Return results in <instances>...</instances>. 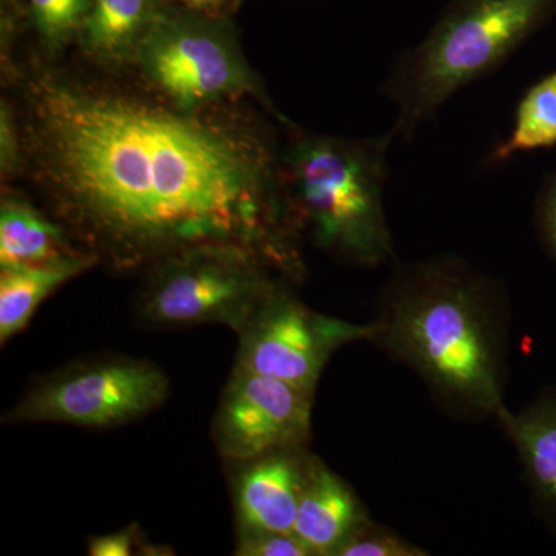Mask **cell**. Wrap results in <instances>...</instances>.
<instances>
[{
    "mask_svg": "<svg viewBox=\"0 0 556 556\" xmlns=\"http://www.w3.org/2000/svg\"><path fill=\"white\" fill-rule=\"evenodd\" d=\"M30 90L36 170L94 239L127 254L268 239L276 175L254 139L49 76Z\"/></svg>",
    "mask_w": 556,
    "mask_h": 556,
    "instance_id": "6da1fadb",
    "label": "cell"
},
{
    "mask_svg": "<svg viewBox=\"0 0 556 556\" xmlns=\"http://www.w3.org/2000/svg\"><path fill=\"white\" fill-rule=\"evenodd\" d=\"M490 287L455 260L405 268L388 292L375 339L457 407L503 413V350Z\"/></svg>",
    "mask_w": 556,
    "mask_h": 556,
    "instance_id": "7a4b0ae2",
    "label": "cell"
},
{
    "mask_svg": "<svg viewBox=\"0 0 556 556\" xmlns=\"http://www.w3.org/2000/svg\"><path fill=\"white\" fill-rule=\"evenodd\" d=\"M555 9L556 0H455L383 84L397 105L391 135L412 139L453 94L500 67Z\"/></svg>",
    "mask_w": 556,
    "mask_h": 556,
    "instance_id": "3957f363",
    "label": "cell"
},
{
    "mask_svg": "<svg viewBox=\"0 0 556 556\" xmlns=\"http://www.w3.org/2000/svg\"><path fill=\"white\" fill-rule=\"evenodd\" d=\"M393 135L375 139L308 137L288 155V177L317 243L361 265L393 257L383 211L387 152Z\"/></svg>",
    "mask_w": 556,
    "mask_h": 556,
    "instance_id": "277c9868",
    "label": "cell"
},
{
    "mask_svg": "<svg viewBox=\"0 0 556 556\" xmlns=\"http://www.w3.org/2000/svg\"><path fill=\"white\" fill-rule=\"evenodd\" d=\"M273 294L239 247L189 249L150 289L144 316L156 324H218L244 329Z\"/></svg>",
    "mask_w": 556,
    "mask_h": 556,
    "instance_id": "5b68a950",
    "label": "cell"
},
{
    "mask_svg": "<svg viewBox=\"0 0 556 556\" xmlns=\"http://www.w3.org/2000/svg\"><path fill=\"white\" fill-rule=\"evenodd\" d=\"M166 376L146 362H108L47 380L11 416L28 422L113 427L152 412L167 396Z\"/></svg>",
    "mask_w": 556,
    "mask_h": 556,
    "instance_id": "8992f818",
    "label": "cell"
},
{
    "mask_svg": "<svg viewBox=\"0 0 556 556\" xmlns=\"http://www.w3.org/2000/svg\"><path fill=\"white\" fill-rule=\"evenodd\" d=\"M375 336L376 325L357 327L318 316L298 300L273 291L243 329L239 368L314 393L336 348Z\"/></svg>",
    "mask_w": 556,
    "mask_h": 556,
    "instance_id": "52a82bcc",
    "label": "cell"
},
{
    "mask_svg": "<svg viewBox=\"0 0 556 556\" xmlns=\"http://www.w3.org/2000/svg\"><path fill=\"white\" fill-rule=\"evenodd\" d=\"M313 394L237 367L218 413L219 452L251 460L305 441Z\"/></svg>",
    "mask_w": 556,
    "mask_h": 556,
    "instance_id": "ba28073f",
    "label": "cell"
},
{
    "mask_svg": "<svg viewBox=\"0 0 556 556\" xmlns=\"http://www.w3.org/2000/svg\"><path fill=\"white\" fill-rule=\"evenodd\" d=\"M142 64L150 78L186 109L252 89L239 54L226 40L200 28L153 31L142 47Z\"/></svg>",
    "mask_w": 556,
    "mask_h": 556,
    "instance_id": "9c48e42d",
    "label": "cell"
},
{
    "mask_svg": "<svg viewBox=\"0 0 556 556\" xmlns=\"http://www.w3.org/2000/svg\"><path fill=\"white\" fill-rule=\"evenodd\" d=\"M306 470L294 457L270 453L241 475L237 504L243 530L294 533Z\"/></svg>",
    "mask_w": 556,
    "mask_h": 556,
    "instance_id": "30bf717a",
    "label": "cell"
},
{
    "mask_svg": "<svg viewBox=\"0 0 556 556\" xmlns=\"http://www.w3.org/2000/svg\"><path fill=\"white\" fill-rule=\"evenodd\" d=\"M364 525L356 497L342 479L320 464H311L299 501L295 535L314 555H336Z\"/></svg>",
    "mask_w": 556,
    "mask_h": 556,
    "instance_id": "8fae6325",
    "label": "cell"
},
{
    "mask_svg": "<svg viewBox=\"0 0 556 556\" xmlns=\"http://www.w3.org/2000/svg\"><path fill=\"white\" fill-rule=\"evenodd\" d=\"M93 265V258L67 255L40 265L2 268L0 276V340L7 342L31 320L43 299L70 278Z\"/></svg>",
    "mask_w": 556,
    "mask_h": 556,
    "instance_id": "7c38bea8",
    "label": "cell"
},
{
    "mask_svg": "<svg viewBox=\"0 0 556 556\" xmlns=\"http://www.w3.org/2000/svg\"><path fill=\"white\" fill-rule=\"evenodd\" d=\"M60 229L22 201H3L0 208V265L2 268L40 265L70 254L61 251Z\"/></svg>",
    "mask_w": 556,
    "mask_h": 556,
    "instance_id": "4fadbf2b",
    "label": "cell"
},
{
    "mask_svg": "<svg viewBox=\"0 0 556 556\" xmlns=\"http://www.w3.org/2000/svg\"><path fill=\"white\" fill-rule=\"evenodd\" d=\"M500 419L538 489L556 503V405H538L518 416L504 408Z\"/></svg>",
    "mask_w": 556,
    "mask_h": 556,
    "instance_id": "5bb4252c",
    "label": "cell"
},
{
    "mask_svg": "<svg viewBox=\"0 0 556 556\" xmlns=\"http://www.w3.org/2000/svg\"><path fill=\"white\" fill-rule=\"evenodd\" d=\"M556 144V73L538 83L519 102L514 130L486 159V164L504 163L519 152Z\"/></svg>",
    "mask_w": 556,
    "mask_h": 556,
    "instance_id": "9a60e30c",
    "label": "cell"
},
{
    "mask_svg": "<svg viewBox=\"0 0 556 556\" xmlns=\"http://www.w3.org/2000/svg\"><path fill=\"white\" fill-rule=\"evenodd\" d=\"M150 0H94L86 20L91 53L119 58L137 43L148 24Z\"/></svg>",
    "mask_w": 556,
    "mask_h": 556,
    "instance_id": "2e32d148",
    "label": "cell"
},
{
    "mask_svg": "<svg viewBox=\"0 0 556 556\" xmlns=\"http://www.w3.org/2000/svg\"><path fill=\"white\" fill-rule=\"evenodd\" d=\"M33 20L51 46L65 42L89 16L90 0H30Z\"/></svg>",
    "mask_w": 556,
    "mask_h": 556,
    "instance_id": "e0dca14e",
    "label": "cell"
},
{
    "mask_svg": "<svg viewBox=\"0 0 556 556\" xmlns=\"http://www.w3.org/2000/svg\"><path fill=\"white\" fill-rule=\"evenodd\" d=\"M339 556H417L426 555L419 548L405 543L382 530H368L367 526L353 533V536L336 552Z\"/></svg>",
    "mask_w": 556,
    "mask_h": 556,
    "instance_id": "ac0fdd59",
    "label": "cell"
},
{
    "mask_svg": "<svg viewBox=\"0 0 556 556\" xmlns=\"http://www.w3.org/2000/svg\"><path fill=\"white\" fill-rule=\"evenodd\" d=\"M239 555L244 556H309L313 551L295 533L243 530Z\"/></svg>",
    "mask_w": 556,
    "mask_h": 556,
    "instance_id": "d6986e66",
    "label": "cell"
},
{
    "mask_svg": "<svg viewBox=\"0 0 556 556\" xmlns=\"http://www.w3.org/2000/svg\"><path fill=\"white\" fill-rule=\"evenodd\" d=\"M134 533L131 530L112 533V535L93 538L90 543V555L93 556H127L131 554Z\"/></svg>",
    "mask_w": 556,
    "mask_h": 556,
    "instance_id": "ffe728a7",
    "label": "cell"
},
{
    "mask_svg": "<svg viewBox=\"0 0 556 556\" xmlns=\"http://www.w3.org/2000/svg\"><path fill=\"white\" fill-rule=\"evenodd\" d=\"M0 150H2V167L7 172L13 169L16 166L17 149H20V142H17L16 134H14L13 124H11V116L5 109H2V116H0Z\"/></svg>",
    "mask_w": 556,
    "mask_h": 556,
    "instance_id": "44dd1931",
    "label": "cell"
},
{
    "mask_svg": "<svg viewBox=\"0 0 556 556\" xmlns=\"http://www.w3.org/2000/svg\"><path fill=\"white\" fill-rule=\"evenodd\" d=\"M543 225L547 239L551 241V247L556 254V179L548 189L546 201H544Z\"/></svg>",
    "mask_w": 556,
    "mask_h": 556,
    "instance_id": "7402d4cb",
    "label": "cell"
},
{
    "mask_svg": "<svg viewBox=\"0 0 556 556\" xmlns=\"http://www.w3.org/2000/svg\"><path fill=\"white\" fill-rule=\"evenodd\" d=\"M178 2L188 3V5L192 7H199V9H204V7L217 5L219 0H178Z\"/></svg>",
    "mask_w": 556,
    "mask_h": 556,
    "instance_id": "603a6c76",
    "label": "cell"
}]
</instances>
